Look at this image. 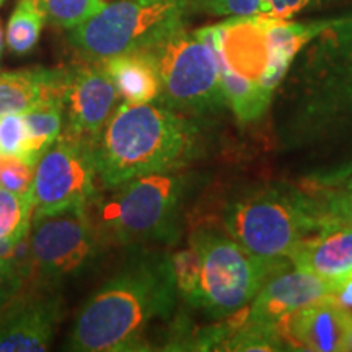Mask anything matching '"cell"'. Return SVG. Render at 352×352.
<instances>
[{
  "label": "cell",
  "mask_w": 352,
  "mask_h": 352,
  "mask_svg": "<svg viewBox=\"0 0 352 352\" xmlns=\"http://www.w3.org/2000/svg\"><path fill=\"white\" fill-rule=\"evenodd\" d=\"M170 256L145 248L132 254L76 315L65 349L77 352L148 351V329L166 321L176 307Z\"/></svg>",
  "instance_id": "1"
},
{
  "label": "cell",
  "mask_w": 352,
  "mask_h": 352,
  "mask_svg": "<svg viewBox=\"0 0 352 352\" xmlns=\"http://www.w3.org/2000/svg\"><path fill=\"white\" fill-rule=\"evenodd\" d=\"M202 147L199 122L160 101H122L94 139L98 179L107 189L138 176L183 170Z\"/></svg>",
  "instance_id": "2"
},
{
  "label": "cell",
  "mask_w": 352,
  "mask_h": 352,
  "mask_svg": "<svg viewBox=\"0 0 352 352\" xmlns=\"http://www.w3.org/2000/svg\"><path fill=\"white\" fill-rule=\"evenodd\" d=\"M192 188L195 175L182 170L138 176L109 188L111 195L91 202L90 214L107 245H173Z\"/></svg>",
  "instance_id": "3"
},
{
  "label": "cell",
  "mask_w": 352,
  "mask_h": 352,
  "mask_svg": "<svg viewBox=\"0 0 352 352\" xmlns=\"http://www.w3.org/2000/svg\"><path fill=\"white\" fill-rule=\"evenodd\" d=\"M324 217L323 202L285 183L246 189L228 201L222 212L228 235L267 263H284Z\"/></svg>",
  "instance_id": "4"
},
{
  "label": "cell",
  "mask_w": 352,
  "mask_h": 352,
  "mask_svg": "<svg viewBox=\"0 0 352 352\" xmlns=\"http://www.w3.org/2000/svg\"><path fill=\"white\" fill-rule=\"evenodd\" d=\"M294 103L300 135L352 131V12L327 20L305 46Z\"/></svg>",
  "instance_id": "5"
},
{
  "label": "cell",
  "mask_w": 352,
  "mask_h": 352,
  "mask_svg": "<svg viewBox=\"0 0 352 352\" xmlns=\"http://www.w3.org/2000/svg\"><path fill=\"white\" fill-rule=\"evenodd\" d=\"M271 16H230L196 30L217 56L220 82L228 108L240 122L259 120L270 108L277 88L270 80Z\"/></svg>",
  "instance_id": "6"
},
{
  "label": "cell",
  "mask_w": 352,
  "mask_h": 352,
  "mask_svg": "<svg viewBox=\"0 0 352 352\" xmlns=\"http://www.w3.org/2000/svg\"><path fill=\"white\" fill-rule=\"evenodd\" d=\"M189 15L188 0H114L69 30L67 39L83 59L101 63L160 43L184 28Z\"/></svg>",
  "instance_id": "7"
},
{
  "label": "cell",
  "mask_w": 352,
  "mask_h": 352,
  "mask_svg": "<svg viewBox=\"0 0 352 352\" xmlns=\"http://www.w3.org/2000/svg\"><path fill=\"white\" fill-rule=\"evenodd\" d=\"M199 253V285L191 307L212 320H223L243 310L261 285L285 263L263 261L236 243L228 232L199 227L189 236Z\"/></svg>",
  "instance_id": "8"
},
{
  "label": "cell",
  "mask_w": 352,
  "mask_h": 352,
  "mask_svg": "<svg viewBox=\"0 0 352 352\" xmlns=\"http://www.w3.org/2000/svg\"><path fill=\"white\" fill-rule=\"evenodd\" d=\"M151 56L160 77L157 101L192 118L222 113L228 108L217 56L208 41L186 28L142 50Z\"/></svg>",
  "instance_id": "9"
},
{
  "label": "cell",
  "mask_w": 352,
  "mask_h": 352,
  "mask_svg": "<svg viewBox=\"0 0 352 352\" xmlns=\"http://www.w3.org/2000/svg\"><path fill=\"white\" fill-rule=\"evenodd\" d=\"M28 241L32 279L50 289H59L67 280L90 272L107 245L87 204L33 212Z\"/></svg>",
  "instance_id": "10"
},
{
  "label": "cell",
  "mask_w": 352,
  "mask_h": 352,
  "mask_svg": "<svg viewBox=\"0 0 352 352\" xmlns=\"http://www.w3.org/2000/svg\"><path fill=\"white\" fill-rule=\"evenodd\" d=\"M96 179L94 139L64 131L34 166V212L76 204L90 206L98 195Z\"/></svg>",
  "instance_id": "11"
},
{
  "label": "cell",
  "mask_w": 352,
  "mask_h": 352,
  "mask_svg": "<svg viewBox=\"0 0 352 352\" xmlns=\"http://www.w3.org/2000/svg\"><path fill=\"white\" fill-rule=\"evenodd\" d=\"M63 320V297L57 289L34 284L0 308V352L50 349Z\"/></svg>",
  "instance_id": "12"
},
{
  "label": "cell",
  "mask_w": 352,
  "mask_h": 352,
  "mask_svg": "<svg viewBox=\"0 0 352 352\" xmlns=\"http://www.w3.org/2000/svg\"><path fill=\"white\" fill-rule=\"evenodd\" d=\"M120 91L103 63L85 60L65 74V131L95 139L118 107Z\"/></svg>",
  "instance_id": "13"
},
{
  "label": "cell",
  "mask_w": 352,
  "mask_h": 352,
  "mask_svg": "<svg viewBox=\"0 0 352 352\" xmlns=\"http://www.w3.org/2000/svg\"><path fill=\"white\" fill-rule=\"evenodd\" d=\"M277 333L290 351H347L352 310L340 305L331 294L284 316Z\"/></svg>",
  "instance_id": "14"
},
{
  "label": "cell",
  "mask_w": 352,
  "mask_h": 352,
  "mask_svg": "<svg viewBox=\"0 0 352 352\" xmlns=\"http://www.w3.org/2000/svg\"><path fill=\"white\" fill-rule=\"evenodd\" d=\"M338 289L336 283L311 272L280 267L261 285L250 310L245 308V320L261 327H277L284 316L321 297L331 296Z\"/></svg>",
  "instance_id": "15"
},
{
  "label": "cell",
  "mask_w": 352,
  "mask_h": 352,
  "mask_svg": "<svg viewBox=\"0 0 352 352\" xmlns=\"http://www.w3.org/2000/svg\"><path fill=\"white\" fill-rule=\"evenodd\" d=\"M297 270L341 285L352 276V227L327 214L321 226L290 253Z\"/></svg>",
  "instance_id": "16"
},
{
  "label": "cell",
  "mask_w": 352,
  "mask_h": 352,
  "mask_svg": "<svg viewBox=\"0 0 352 352\" xmlns=\"http://www.w3.org/2000/svg\"><path fill=\"white\" fill-rule=\"evenodd\" d=\"M64 85L65 67H34L0 72V116L8 113H25L46 98L63 100Z\"/></svg>",
  "instance_id": "17"
},
{
  "label": "cell",
  "mask_w": 352,
  "mask_h": 352,
  "mask_svg": "<svg viewBox=\"0 0 352 352\" xmlns=\"http://www.w3.org/2000/svg\"><path fill=\"white\" fill-rule=\"evenodd\" d=\"M101 63L126 103L144 104L160 98V77L155 64L145 51L124 52Z\"/></svg>",
  "instance_id": "18"
},
{
  "label": "cell",
  "mask_w": 352,
  "mask_h": 352,
  "mask_svg": "<svg viewBox=\"0 0 352 352\" xmlns=\"http://www.w3.org/2000/svg\"><path fill=\"white\" fill-rule=\"evenodd\" d=\"M23 120L28 132L26 162L36 166V162L64 129V103L59 98H46L26 109Z\"/></svg>",
  "instance_id": "19"
},
{
  "label": "cell",
  "mask_w": 352,
  "mask_h": 352,
  "mask_svg": "<svg viewBox=\"0 0 352 352\" xmlns=\"http://www.w3.org/2000/svg\"><path fill=\"white\" fill-rule=\"evenodd\" d=\"M46 23L43 13L33 0H19L7 23L6 44L13 54H30L39 41L43 26Z\"/></svg>",
  "instance_id": "20"
},
{
  "label": "cell",
  "mask_w": 352,
  "mask_h": 352,
  "mask_svg": "<svg viewBox=\"0 0 352 352\" xmlns=\"http://www.w3.org/2000/svg\"><path fill=\"white\" fill-rule=\"evenodd\" d=\"M34 212L32 192H15L0 188V240L19 243L32 228Z\"/></svg>",
  "instance_id": "21"
},
{
  "label": "cell",
  "mask_w": 352,
  "mask_h": 352,
  "mask_svg": "<svg viewBox=\"0 0 352 352\" xmlns=\"http://www.w3.org/2000/svg\"><path fill=\"white\" fill-rule=\"evenodd\" d=\"M47 23L72 30L85 23L107 6L104 0H33Z\"/></svg>",
  "instance_id": "22"
},
{
  "label": "cell",
  "mask_w": 352,
  "mask_h": 352,
  "mask_svg": "<svg viewBox=\"0 0 352 352\" xmlns=\"http://www.w3.org/2000/svg\"><path fill=\"white\" fill-rule=\"evenodd\" d=\"M171 267L176 280V289L178 296L184 298L188 305L195 300L197 285H199V272H201V259L197 250L191 243L186 248L179 250L170 256Z\"/></svg>",
  "instance_id": "23"
},
{
  "label": "cell",
  "mask_w": 352,
  "mask_h": 352,
  "mask_svg": "<svg viewBox=\"0 0 352 352\" xmlns=\"http://www.w3.org/2000/svg\"><path fill=\"white\" fill-rule=\"evenodd\" d=\"M28 132L21 113L0 116V155H13L26 160Z\"/></svg>",
  "instance_id": "24"
},
{
  "label": "cell",
  "mask_w": 352,
  "mask_h": 352,
  "mask_svg": "<svg viewBox=\"0 0 352 352\" xmlns=\"http://www.w3.org/2000/svg\"><path fill=\"white\" fill-rule=\"evenodd\" d=\"M191 13L210 16H252L259 15L263 0H188Z\"/></svg>",
  "instance_id": "25"
},
{
  "label": "cell",
  "mask_w": 352,
  "mask_h": 352,
  "mask_svg": "<svg viewBox=\"0 0 352 352\" xmlns=\"http://www.w3.org/2000/svg\"><path fill=\"white\" fill-rule=\"evenodd\" d=\"M34 166L25 158L0 155V188L15 192H32Z\"/></svg>",
  "instance_id": "26"
},
{
  "label": "cell",
  "mask_w": 352,
  "mask_h": 352,
  "mask_svg": "<svg viewBox=\"0 0 352 352\" xmlns=\"http://www.w3.org/2000/svg\"><path fill=\"white\" fill-rule=\"evenodd\" d=\"M329 2H336V0H263L259 15L279 20H290L298 13L327 6Z\"/></svg>",
  "instance_id": "27"
},
{
  "label": "cell",
  "mask_w": 352,
  "mask_h": 352,
  "mask_svg": "<svg viewBox=\"0 0 352 352\" xmlns=\"http://www.w3.org/2000/svg\"><path fill=\"white\" fill-rule=\"evenodd\" d=\"M25 280L13 259L0 258V308L23 290Z\"/></svg>",
  "instance_id": "28"
},
{
  "label": "cell",
  "mask_w": 352,
  "mask_h": 352,
  "mask_svg": "<svg viewBox=\"0 0 352 352\" xmlns=\"http://www.w3.org/2000/svg\"><path fill=\"white\" fill-rule=\"evenodd\" d=\"M324 212L352 227V189L351 192H336L323 201Z\"/></svg>",
  "instance_id": "29"
},
{
  "label": "cell",
  "mask_w": 352,
  "mask_h": 352,
  "mask_svg": "<svg viewBox=\"0 0 352 352\" xmlns=\"http://www.w3.org/2000/svg\"><path fill=\"white\" fill-rule=\"evenodd\" d=\"M338 303L352 310V276L340 285V289L333 294Z\"/></svg>",
  "instance_id": "30"
},
{
  "label": "cell",
  "mask_w": 352,
  "mask_h": 352,
  "mask_svg": "<svg viewBox=\"0 0 352 352\" xmlns=\"http://www.w3.org/2000/svg\"><path fill=\"white\" fill-rule=\"evenodd\" d=\"M16 243H12V241H2L0 240V258L12 259L13 252H15Z\"/></svg>",
  "instance_id": "31"
},
{
  "label": "cell",
  "mask_w": 352,
  "mask_h": 352,
  "mask_svg": "<svg viewBox=\"0 0 352 352\" xmlns=\"http://www.w3.org/2000/svg\"><path fill=\"white\" fill-rule=\"evenodd\" d=\"M3 47H6V33H3L2 23H0V59H2V54H3Z\"/></svg>",
  "instance_id": "32"
},
{
  "label": "cell",
  "mask_w": 352,
  "mask_h": 352,
  "mask_svg": "<svg viewBox=\"0 0 352 352\" xmlns=\"http://www.w3.org/2000/svg\"><path fill=\"white\" fill-rule=\"evenodd\" d=\"M347 351H352V334L349 338V342H347Z\"/></svg>",
  "instance_id": "33"
},
{
  "label": "cell",
  "mask_w": 352,
  "mask_h": 352,
  "mask_svg": "<svg viewBox=\"0 0 352 352\" xmlns=\"http://www.w3.org/2000/svg\"><path fill=\"white\" fill-rule=\"evenodd\" d=\"M347 188L352 189V179H351V182H349V184H347Z\"/></svg>",
  "instance_id": "34"
},
{
  "label": "cell",
  "mask_w": 352,
  "mask_h": 352,
  "mask_svg": "<svg viewBox=\"0 0 352 352\" xmlns=\"http://www.w3.org/2000/svg\"><path fill=\"white\" fill-rule=\"evenodd\" d=\"M2 2H3V0H0V6H2Z\"/></svg>",
  "instance_id": "35"
}]
</instances>
